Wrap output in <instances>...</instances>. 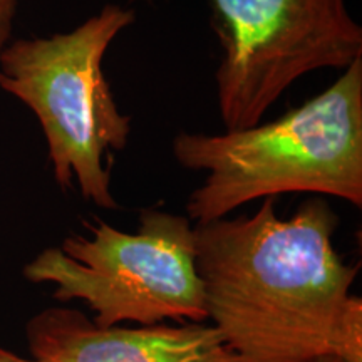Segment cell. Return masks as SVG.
I'll use <instances>...</instances> for the list:
<instances>
[{
    "label": "cell",
    "mask_w": 362,
    "mask_h": 362,
    "mask_svg": "<svg viewBox=\"0 0 362 362\" xmlns=\"http://www.w3.org/2000/svg\"><path fill=\"white\" fill-rule=\"evenodd\" d=\"M220 45L216 104L225 129L260 123L297 79L362 57L347 0H208Z\"/></svg>",
    "instance_id": "cell-5"
},
{
    "label": "cell",
    "mask_w": 362,
    "mask_h": 362,
    "mask_svg": "<svg viewBox=\"0 0 362 362\" xmlns=\"http://www.w3.org/2000/svg\"><path fill=\"white\" fill-rule=\"evenodd\" d=\"M337 225L319 197L291 218L269 197L250 216L193 225L208 322L242 362L362 359L359 267L334 247Z\"/></svg>",
    "instance_id": "cell-1"
},
{
    "label": "cell",
    "mask_w": 362,
    "mask_h": 362,
    "mask_svg": "<svg viewBox=\"0 0 362 362\" xmlns=\"http://www.w3.org/2000/svg\"><path fill=\"white\" fill-rule=\"evenodd\" d=\"M17 4H19V0H0V51L11 40Z\"/></svg>",
    "instance_id": "cell-7"
},
{
    "label": "cell",
    "mask_w": 362,
    "mask_h": 362,
    "mask_svg": "<svg viewBox=\"0 0 362 362\" xmlns=\"http://www.w3.org/2000/svg\"><path fill=\"white\" fill-rule=\"evenodd\" d=\"M310 362H362V359H352V357L339 356V354H327V356L315 357V359Z\"/></svg>",
    "instance_id": "cell-8"
},
{
    "label": "cell",
    "mask_w": 362,
    "mask_h": 362,
    "mask_svg": "<svg viewBox=\"0 0 362 362\" xmlns=\"http://www.w3.org/2000/svg\"><path fill=\"white\" fill-rule=\"evenodd\" d=\"M143 2H148V4H153V2H155V0H143Z\"/></svg>",
    "instance_id": "cell-10"
},
{
    "label": "cell",
    "mask_w": 362,
    "mask_h": 362,
    "mask_svg": "<svg viewBox=\"0 0 362 362\" xmlns=\"http://www.w3.org/2000/svg\"><path fill=\"white\" fill-rule=\"evenodd\" d=\"M83 223L89 235L67 237L25 265L30 282L52 284L61 302H84L101 327L208 322L187 215L144 208L133 233L99 216Z\"/></svg>",
    "instance_id": "cell-4"
},
{
    "label": "cell",
    "mask_w": 362,
    "mask_h": 362,
    "mask_svg": "<svg viewBox=\"0 0 362 362\" xmlns=\"http://www.w3.org/2000/svg\"><path fill=\"white\" fill-rule=\"evenodd\" d=\"M27 342L35 362H242L210 322L101 327L59 307L29 320Z\"/></svg>",
    "instance_id": "cell-6"
},
{
    "label": "cell",
    "mask_w": 362,
    "mask_h": 362,
    "mask_svg": "<svg viewBox=\"0 0 362 362\" xmlns=\"http://www.w3.org/2000/svg\"><path fill=\"white\" fill-rule=\"evenodd\" d=\"M0 362H35V361L24 359V357L13 354V352L7 351V349H2V347H0Z\"/></svg>",
    "instance_id": "cell-9"
},
{
    "label": "cell",
    "mask_w": 362,
    "mask_h": 362,
    "mask_svg": "<svg viewBox=\"0 0 362 362\" xmlns=\"http://www.w3.org/2000/svg\"><path fill=\"white\" fill-rule=\"evenodd\" d=\"M136 12L107 4L71 33L17 39L0 51V88L37 116L54 178L78 185L86 202L116 210L112 153L123 151L131 117L119 111L104 74V56Z\"/></svg>",
    "instance_id": "cell-3"
},
{
    "label": "cell",
    "mask_w": 362,
    "mask_h": 362,
    "mask_svg": "<svg viewBox=\"0 0 362 362\" xmlns=\"http://www.w3.org/2000/svg\"><path fill=\"white\" fill-rule=\"evenodd\" d=\"M173 155L205 178L187 202L194 223L284 193H314L362 205V57L327 89L270 123L225 133H188Z\"/></svg>",
    "instance_id": "cell-2"
}]
</instances>
